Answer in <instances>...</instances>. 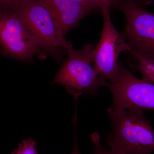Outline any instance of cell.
<instances>
[{
    "label": "cell",
    "instance_id": "7c38bea8",
    "mask_svg": "<svg viewBox=\"0 0 154 154\" xmlns=\"http://www.w3.org/2000/svg\"><path fill=\"white\" fill-rule=\"evenodd\" d=\"M27 0H0V11L14 12Z\"/></svg>",
    "mask_w": 154,
    "mask_h": 154
},
{
    "label": "cell",
    "instance_id": "5bb4252c",
    "mask_svg": "<svg viewBox=\"0 0 154 154\" xmlns=\"http://www.w3.org/2000/svg\"><path fill=\"white\" fill-rule=\"evenodd\" d=\"M128 1H131L139 5L143 6V7L146 5L151 4L152 2V0H128Z\"/></svg>",
    "mask_w": 154,
    "mask_h": 154
},
{
    "label": "cell",
    "instance_id": "9c48e42d",
    "mask_svg": "<svg viewBox=\"0 0 154 154\" xmlns=\"http://www.w3.org/2000/svg\"><path fill=\"white\" fill-rule=\"evenodd\" d=\"M136 61L130 64V67L140 72L141 79L154 84V59L146 58L134 54Z\"/></svg>",
    "mask_w": 154,
    "mask_h": 154
},
{
    "label": "cell",
    "instance_id": "9a60e30c",
    "mask_svg": "<svg viewBox=\"0 0 154 154\" xmlns=\"http://www.w3.org/2000/svg\"><path fill=\"white\" fill-rule=\"evenodd\" d=\"M105 5L109 8L115 7L119 0H103Z\"/></svg>",
    "mask_w": 154,
    "mask_h": 154
},
{
    "label": "cell",
    "instance_id": "6da1fadb",
    "mask_svg": "<svg viewBox=\"0 0 154 154\" xmlns=\"http://www.w3.org/2000/svg\"><path fill=\"white\" fill-rule=\"evenodd\" d=\"M137 107L107 109L112 129L106 142L119 154H151L154 151V130L151 122Z\"/></svg>",
    "mask_w": 154,
    "mask_h": 154
},
{
    "label": "cell",
    "instance_id": "8fae6325",
    "mask_svg": "<svg viewBox=\"0 0 154 154\" xmlns=\"http://www.w3.org/2000/svg\"><path fill=\"white\" fill-rule=\"evenodd\" d=\"M91 140L94 146V154H119L112 150H107L101 144L99 134L94 132L91 137Z\"/></svg>",
    "mask_w": 154,
    "mask_h": 154
},
{
    "label": "cell",
    "instance_id": "5b68a950",
    "mask_svg": "<svg viewBox=\"0 0 154 154\" xmlns=\"http://www.w3.org/2000/svg\"><path fill=\"white\" fill-rule=\"evenodd\" d=\"M0 48L4 56L29 62L42 51L18 13L8 11H0Z\"/></svg>",
    "mask_w": 154,
    "mask_h": 154
},
{
    "label": "cell",
    "instance_id": "52a82bcc",
    "mask_svg": "<svg viewBox=\"0 0 154 154\" xmlns=\"http://www.w3.org/2000/svg\"><path fill=\"white\" fill-rule=\"evenodd\" d=\"M107 87L113 95L114 107L154 110V84L136 78L123 64L116 79Z\"/></svg>",
    "mask_w": 154,
    "mask_h": 154
},
{
    "label": "cell",
    "instance_id": "4fadbf2b",
    "mask_svg": "<svg viewBox=\"0 0 154 154\" xmlns=\"http://www.w3.org/2000/svg\"><path fill=\"white\" fill-rule=\"evenodd\" d=\"M81 5L94 11L96 8L101 10L103 6H106L103 0H75Z\"/></svg>",
    "mask_w": 154,
    "mask_h": 154
},
{
    "label": "cell",
    "instance_id": "3957f363",
    "mask_svg": "<svg viewBox=\"0 0 154 154\" xmlns=\"http://www.w3.org/2000/svg\"><path fill=\"white\" fill-rule=\"evenodd\" d=\"M17 12L36 37L42 51L60 63L72 47L49 11L38 0H27Z\"/></svg>",
    "mask_w": 154,
    "mask_h": 154
},
{
    "label": "cell",
    "instance_id": "277c9868",
    "mask_svg": "<svg viewBox=\"0 0 154 154\" xmlns=\"http://www.w3.org/2000/svg\"><path fill=\"white\" fill-rule=\"evenodd\" d=\"M115 8L122 11L126 19L122 34L129 45V52L154 59V13L128 0H119Z\"/></svg>",
    "mask_w": 154,
    "mask_h": 154
},
{
    "label": "cell",
    "instance_id": "8992f818",
    "mask_svg": "<svg viewBox=\"0 0 154 154\" xmlns=\"http://www.w3.org/2000/svg\"><path fill=\"white\" fill-rule=\"evenodd\" d=\"M110 8L105 6L101 9L104 22L99 43L95 47L94 63V68L100 78L112 82L119 72V57L123 51H129L130 48L122 33L112 23Z\"/></svg>",
    "mask_w": 154,
    "mask_h": 154
},
{
    "label": "cell",
    "instance_id": "2e32d148",
    "mask_svg": "<svg viewBox=\"0 0 154 154\" xmlns=\"http://www.w3.org/2000/svg\"><path fill=\"white\" fill-rule=\"evenodd\" d=\"M72 154H80L78 148V144H77L76 131H75L74 148Z\"/></svg>",
    "mask_w": 154,
    "mask_h": 154
},
{
    "label": "cell",
    "instance_id": "30bf717a",
    "mask_svg": "<svg viewBox=\"0 0 154 154\" xmlns=\"http://www.w3.org/2000/svg\"><path fill=\"white\" fill-rule=\"evenodd\" d=\"M36 146V142L30 138L19 144L18 148L11 154H38Z\"/></svg>",
    "mask_w": 154,
    "mask_h": 154
},
{
    "label": "cell",
    "instance_id": "7a4b0ae2",
    "mask_svg": "<svg viewBox=\"0 0 154 154\" xmlns=\"http://www.w3.org/2000/svg\"><path fill=\"white\" fill-rule=\"evenodd\" d=\"M95 47L85 45L82 49L67 50L66 59L56 75L53 83L64 86L75 102L82 94L96 95L99 88L107 86L91 64L94 62Z\"/></svg>",
    "mask_w": 154,
    "mask_h": 154
},
{
    "label": "cell",
    "instance_id": "ba28073f",
    "mask_svg": "<svg viewBox=\"0 0 154 154\" xmlns=\"http://www.w3.org/2000/svg\"><path fill=\"white\" fill-rule=\"evenodd\" d=\"M46 7L66 36L71 29L79 26L92 10L75 0H38Z\"/></svg>",
    "mask_w": 154,
    "mask_h": 154
}]
</instances>
